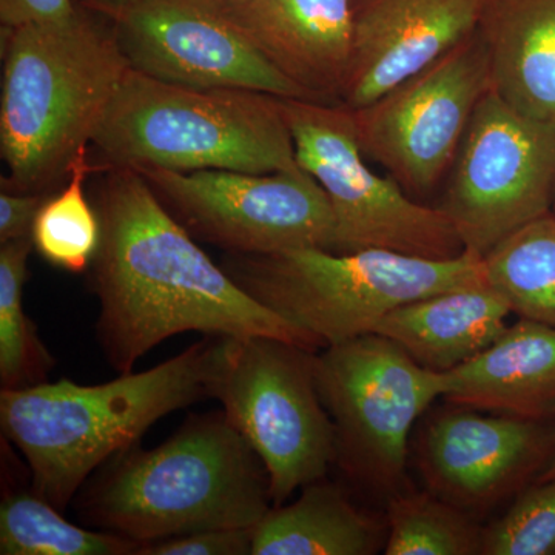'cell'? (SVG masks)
<instances>
[{
  "label": "cell",
  "mask_w": 555,
  "mask_h": 555,
  "mask_svg": "<svg viewBox=\"0 0 555 555\" xmlns=\"http://www.w3.org/2000/svg\"><path fill=\"white\" fill-rule=\"evenodd\" d=\"M94 208L101 241L89 270L100 301L96 337L118 374L184 332L323 347L215 264L133 167H107Z\"/></svg>",
  "instance_id": "1"
},
{
  "label": "cell",
  "mask_w": 555,
  "mask_h": 555,
  "mask_svg": "<svg viewBox=\"0 0 555 555\" xmlns=\"http://www.w3.org/2000/svg\"><path fill=\"white\" fill-rule=\"evenodd\" d=\"M2 189L50 195L131 67L107 17L83 3L65 21L2 27Z\"/></svg>",
  "instance_id": "2"
},
{
  "label": "cell",
  "mask_w": 555,
  "mask_h": 555,
  "mask_svg": "<svg viewBox=\"0 0 555 555\" xmlns=\"http://www.w3.org/2000/svg\"><path fill=\"white\" fill-rule=\"evenodd\" d=\"M222 337L104 385L69 379L0 392L3 438L27 462L31 488L64 513L113 456L137 447L171 412L211 398Z\"/></svg>",
  "instance_id": "3"
},
{
  "label": "cell",
  "mask_w": 555,
  "mask_h": 555,
  "mask_svg": "<svg viewBox=\"0 0 555 555\" xmlns=\"http://www.w3.org/2000/svg\"><path fill=\"white\" fill-rule=\"evenodd\" d=\"M76 496L83 524L142 545L257 528L273 507L264 463L224 411L190 416L158 448L113 456Z\"/></svg>",
  "instance_id": "4"
},
{
  "label": "cell",
  "mask_w": 555,
  "mask_h": 555,
  "mask_svg": "<svg viewBox=\"0 0 555 555\" xmlns=\"http://www.w3.org/2000/svg\"><path fill=\"white\" fill-rule=\"evenodd\" d=\"M107 167L299 169L281 98L179 86L130 68L91 138Z\"/></svg>",
  "instance_id": "5"
},
{
  "label": "cell",
  "mask_w": 555,
  "mask_h": 555,
  "mask_svg": "<svg viewBox=\"0 0 555 555\" xmlns=\"http://www.w3.org/2000/svg\"><path fill=\"white\" fill-rule=\"evenodd\" d=\"M247 294L309 332L324 347L374 334L400 306L455 288L488 284L483 257H409L366 248H299L275 255H232L224 264Z\"/></svg>",
  "instance_id": "6"
},
{
  "label": "cell",
  "mask_w": 555,
  "mask_h": 555,
  "mask_svg": "<svg viewBox=\"0 0 555 555\" xmlns=\"http://www.w3.org/2000/svg\"><path fill=\"white\" fill-rule=\"evenodd\" d=\"M318 350L273 337H222L211 398L268 469L273 506L326 478L337 438L315 377Z\"/></svg>",
  "instance_id": "7"
},
{
  "label": "cell",
  "mask_w": 555,
  "mask_h": 555,
  "mask_svg": "<svg viewBox=\"0 0 555 555\" xmlns=\"http://www.w3.org/2000/svg\"><path fill=\"white\" fill-rule=\"evenodd\" d=\"M315 377L335 427V463L374 494L406 489L409 437L443 398V374L420 366L392 339L366 334L317 352Z\"/></svg>",
  "instance_id": "8"
},
{
  "label": "cell",
  "mask_w": 555,
  "mask_h": 555,
  "mask_svg": "<svg viewBox=\"0 0 555 555\" xmlns=\"http://www.w3.org/2000/svg\"><path fill=\"white\" fill-rule=\"evenodd\" d=\"M298 166L317 179L335 218L332 251L379 248L427 259L465 251L441 208L409 198L397 179L383 178L364 160L352 112L341 104L281 98Z\"/></svg>",
  "instance_id": "9"
},
{
  "label": "cell",
  "mask_w": 555,
  "mask_h": 555,
  "mask_svg": "<svg viewBox=\"0 0 555 555\" xmlns=\"http://www.w3.org/2000/svg\"><path fill=\"white\" fill-rule=\"evenodd\" d=\"M133 169L147 179L193 238L229 255L334 248L331 203L317 179L301 167L275 173Z\"/></svg>",
  "instance_id": "10"
},
{
  "label": "cell",
  "mask_w": 555,
  "mask_h": 555,
  "mask_svg": "<svg viewBox=\"0 0 555 555\" xmlns=\"http://www.w3.org/2000/svg\"><path fill=\"white\" fill-rule=\"evenodd\" d=\"M555 124L521 115L489 89L460 144L441 210L465 250L485 257L553 210Z\"/></svg>",
  "instance_id": "11"
},
{
  "label": "cell",
  "mask_w": 555,
  "mask_h": 555,
  "mask_svg": "<svg viewBox=\"0 0 555 555\" xmlns=\"http://www.w3.org/2000/svg\"><path fill=\"white\" fill-rule=\"evenodd\" d=\"M489 89L488 50L477 30L378 100L350 109L358 144L401 188L429 192L454 163Z\"/></svg>",
  "instance_id": "12"
},
{
  "label": "cell",
  "mask_w": 555,
  "mask_h": 555,
  "mask_svg": "<svg viewBox=\"0 0 555 555\" xmlns=\"http://www.w3.org/2000/svg\"><path fill=\"white\" fill-rule=\"evenodd\" d=\"M80 3L107 17L130 67L152 78L312 101L258 53L215 0Z\"/></svg>",
  "instance_id": "13"
},
{
  "label": "cell",
  "mask_w": 555,
  "mask_h": 555,
  "mask_svg": "<svg viewBox=\"0 0 555 555\" xmlns=\"http://www.w3.org/2000/svg\"><path fill=\"white\" fill-rule=\"evenodd\" d=\"M554 456L555 416L483 415L459 404L434 412L416 443L427 491L476 518L535 483Z\"/></svg>",
  "instance_id": "14"
},
{
  "label": "cell",
  "mask_w": 555,
  "mask_h": 555,
  "mask_svg": "<svg viewBox=\"0 0 555 555\" xmlns=\"http://www.w3.org/2000/svg\"><path fill=\"white\" fill-rule=\"evenodd\" d=\"M485 0H353L349 78L339 104H371L477 31Z\"/></svg>",
  "instance_id": "15"
},
{
  "label": "cell",
  "mask_w": 555,
  "mask_h": 555,
  "mask_svg": "<svg viewBox=\"0 0 555 555\" xmlns=\"http://www.w3.org/2000/svg\"><path fill=\"white\" fill-rule=\"evenodd\" d=\"M281 75L312 101L339 104L349 78L353 0H215Z\"/></svg>",
  "instance_id": "16"
},
{
  "label": "cell",
  "mask_w": 555,
  "mask_h": 555,
  "mask_svg": "<svg viewBox=\"0 0 555 555\" xmlns=\"http://www.w3.org/2000/svg\"><path fill=\"white\" fill-rule=\"evenodd\" d=\"M451 404L525 416H555V326L520 318L476 358L443 374Z\"/></svg>",
  "instance_id": "17"
},
{
  "label": "cell",
  "mask_w": 555,
  "mask_h": 555,
  "mask_svg": "<svg viewBox=\"0 0 555 555\" xmlns=\"http://www.w3.org/2000/svg\"><path fill=\"white\" fill-rule=\"evenodd\" d=\"M477 30L491 90L521 115L555 124V0H485Z\"/></svg>",
  "instance_id": "18"
},
{
  "label": "cell",
  "mask_w": 555,
  "mask_h": 555,
  "mask_svg": "<svg viewBox=\"0 0 555 555\" xmlns=\"http://www.w3.org/2000/svg\"><path fill=\"white\" fill-rule=\"evenodd\" d=\"M511 309L489 286L455 288L400 306L374 328L420 366L447 374L476 358L505 332Z\"/></svg>",
  "instance_id": "19"
},
{
  "label": "cell",
  "mask_w": 555,
  "mask_h": 555,
  "mask_svg": "<svg viewBox=\"0 0 555 555\" xmlns=\"http://www.w3.org/2000/svg\"><path fill=\"white\" fill-rule=\"evenodd\" d=\"M382 529L326 478L302 488L295 502L273 506L254 529L251 555H371Z\"/></svg>",
  "instance_id": "20"
},
{
  "label": "cell",
  "mask_w": 555,
  "mask_h": 555,
  "mask_svg": "<svg viewBox=\"0 0 555 555\" xmlns=\"http://www.w3.org/2000/svg\"><path fill=\"white\" fill-rule=\"evenodd\" d=\"M488 284L511 312L555 326V214L528 222L483 257Z\"/></svg>",
  "instance_id": "21"
},
{
  "label": "cell",
  "mask_w": 555,
  "mask_h": 555,
  "mask_svg": "<svg viewBox=\"0 0 555 555\" xmlns=\"http://www.w3.org/2000/svg\"><path fill=\"white\" fill-rule=\"evenodd\" d=\"M144 545L115 532L69 524L35 489L11 491L0 505L2 555H139Z\"/></svg>",
  "instance_id": "22"
},
{
  "label": "cell",
  "mask_w": 555,
  "mask_h": 555,
  "mask_svg": "<svg viewBox=\"0 0 555 555\" xmlns=\"http://www.w3.org/2000/svg\"><path fill=\"white\" fill-rule=\"evenodd\" d=\"M33 240L10 241L0 247V386L24 389L46 383L56 360L40 341L24 309V286Z\"/></svg>",
  "instance_id": "23"
},
{
  "label": "cell",
  "mask_w": 555,
  "mask_h": 555,
  "mask_svg": "<svg viewBox=\"0 0 555 555\" xmlns=\"http://www.w3.org/2000/svg\"><path fill=\"white\" fill-rule=\"evenodd\" d=\"M386 555H481L477 518L430 491H403L387 499Z\"/></svg>",
  "instance_id": "24"
},
{
  "label": "cell",
  "mask_w": 555,
  "mask_h": 555,
  "mask_svg": "<svg viewBox=\"0 0 555 555\" xmlns=\"http://www.w3.org/2000/svg\"><path fill=\"white\" fill-rule=\"evenodd\" d=\"M89 149H82L69 167L67 182L56 195L47 196L33 225V246L54 268L69 273L90 269L101 241L96 208L86 195L91 171Z\"/></svg>",
  "instance_id": "25"
},
{
  "label": "cell",
  "mask_w": 555,
  "mask_h": 555,
  "mask_svg": "<svg viewBox=\"0 0 555 555\" xmlns=\"http://www.w3.org/2000/svg\"><path fill=\"white\" fill-rule=\"evenodd\" d=\"M481 555H555V478L529 485L485 528Z\"/></svg>",
  "instance_id": "26"
},
{
  "label": "cell",
  "mask_w": 555,
  "mask_h": 555,
  "mask_svg": "<svg viewBox=\"0 0 555 555\" xmlns=\"http://www.w3.org/2000/svg\"><path fill=\"white\" fill-rule=\"evenodd\" d=\"M255 528L206 529L144 545L139 555H248Z\"/></svg>",
  "instance_id": "27"
},
{
  "label": "cell",
  "mask_w": 555,
  "mask_h": 555,
  "mask_svg": "<svg viewBox=\"0 0 555 555\" xmlns=\"http://www.w3.org/2000/svg\"><path fill=\"white\" fill-rule=\"evenodd\" d=\"M43 193H0V244L31 238L33 225L40 207L46 203Z\"/></svg>",
  "instance_id": "28"
},
{
  "label": "cell",
  "mask_w": 555,
  "mask_h": 555,
  "mask_svg": "<svg viewBox=\"0 0 555 555\" xmlns=\"http://www.w3.org/2000/svg\"><path fill=\"white\" fill-rule=\"evenodd\" d=\"M78 9L73 0H0V21L7 28L60 22L75 16Z\"/></svg>",
  "instance_id": "29"
},
{
  "label": "cell",
  "mask_w": 555,
  "mask_h": 555,
  "mask_svg": "<svg viewBox=\"0 0 555 555\" xmlns=\"http://www.w3.org/2000/svg\"><path fill=\"white\" fill-rule=\"evenodd\" d=\"M551 478H555V456L553 462H551V465L547 466V469L545 473L542 474V477L539 478L537 481H545L551 480Z\"/></svg>",
  "instance_id": "30"
},
{
  "label": "cell",
  "mask_w": 555,
  "mask_h": 555,
  "mask_svg": "<svg viewBox=\"0 0 555 555\" xmlns=\"http://www.w3.org/2000/svg\"><path fill=\"white\" fill-rule=\"evenodd\" d=\"M80 2H98V0H80Z\"/></svg>",
  "instance_id": "31"
},
{
  "label": "cell",
  "mask_w": 555,
  "mask_h": 555,
  "mask_svg": "<svg viewBox=\"0 0 555 555\" xmlns=\"http://www.w3.org/2000/svg\"><path fill=\"white\" fill-rule=\"evenodd\" d=\"M553 211L555 214V192H554V199H553Z\"/></svg>",
  "instance_id": "32"
}]
</instances>
